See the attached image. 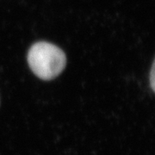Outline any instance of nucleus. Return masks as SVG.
Here are the masks:
<instances>
[{
  "instance_id": "obj_1",
  "label": "nucleus",
  "mask_w": 155,
  "mask_h": 155,
  "mask_svg": "<svg viewBox=\"0 0 155 155\" xmlns=\"http://www.w3.org/2000/svg\"><path fill=\"white\" fill-rule=\"evenodd\" d=\"M28 63L35 76L43 80H51L64 70L67 65V57L55 45L40 41L30 48L28 53Z\"/></svg>"
},
{
  "instance_id": "obj_2",
  "label": "nucleus",
  "mask_w": 155,
  "mask_h": 155,
  "mask_svg": "<svg viewBox=\"0 0 155 155\" xmlns=\"http://www.w3.org/2000/svg\"><path fill=\"white\" fill-rule=\"evenodd\" d=\"M154 61H153V66H152V69H151V72H150V82H151V86H152V89H153V91H155V80H154V78H155V69H154Z\"/></svg>"
}]
</instances>
